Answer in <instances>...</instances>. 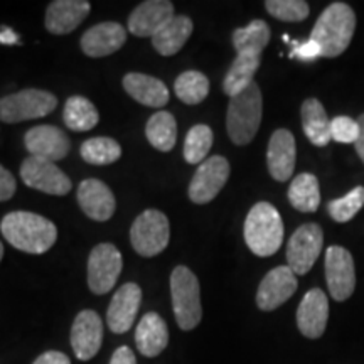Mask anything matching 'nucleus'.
Listing matches in <instances>:
<instances>
[{"mask_svg": "<svg viewBox=\"0 0 364 364\" xmlns=\"http://www.w3.org/2000/svg\"><path fill=\"white\" fill-rule=\"evenodd\" d=\"M324 245L322 228L316 223H307L295 230L287 245V262L295 275H306L317 262Z\"/></svg>", "mask_w": 364, "mask_h": 364, "instance_id": "nucleus-8", "label": "nucleus"}, {"mask_svg": "<svg viewBox=\"0 0 364 364\" xmlns=\"http://www.w3.org/2000/svg\"><path fill=\"white\" fill-rule=\"evenodd\" d=\"M295 159H297V147L292 132L287 129L273 132L267 150V166L273 179L279 182L289 181L294 174Z\"/></svg>", "mask_w": 364, "mask_h": 364, "instance_id": "nucleus-18", "label": "nucleus"}, {"mask_svg": "<svg viewBox=\"0 0 364 364\" xmlns=\"http://www.w3.org/2000/svg\"><path fill=\"white\" fill-rule=\"evenodd\" d=\"M364 206V188L358 186L351 193L346 194L344 198L332 199L327 204V211H329L331 218L338 223H348L351 221L354 216L361 211Z\"/></svg>", "mask_w": 364, "mask_h": 364, "instance_id": "nucleus-35", "label": "nucleus"}, {"mask_svg": "<svg viewBox=\"0 0 364 364\" xmlns=\"http://www.w3.org/2000/svg\"><path fill=\"white\" fill-rule=\"evenodd\" d=\"M263 98L257 83H252L240 95L230 98L226 113V129L231 142L247 145L257 135L262 124Z\"/></svg>", "mask_w": 364, "mask_h": 364, "instance_id": "nucleus-4", "label": "nucleus"}, {"mask_svg": "<svg viewBox=\"0 0 364 364\" xmlns=\"http://www.w3.org/2000/svg\"><path fill=\"white\" fill-rule=\"evenodd\" d=\"M110 364H136L135 354L130 348H127V346H122V348H118L117 351L113 353Z\"/></svg>", "mask_w": 364, "mask_h": 364, "instance_id": "nucleus-41", "label": "nucleus"}, {"mask_svg": "<svg viewBox=\"0 0 364 364\" xmlns=\"http://www.w3.org/2000/svg\"><path fill=\"white\" fill-rule=\"evenodd\" d=\"M0 43H2V44H17V43H19V38H17V34L14 33L12 29H9V27H2V29H0Z\"/></svg>", "mask_w": 364, "mask_h": 364, "instance_id": "nucleus-43", "label": "nucleus"}, {"mask_svg": "<svg viewBox=\"0 0 364 364\" xmlns=\"http://www.w3.org/2000/svg\"><path fill=\"white\" fill-rule=\"evenodd\" d=\"M124 260L115 245L102 243L91 250L88 258V287L93 294L105 295L115 287Z\"/></svg>", "mask_w": 364, "mask_h": 364, "instance_id": "nucleus-9", "label": "nucleus"}, {"mask_svg": "<svg viewBox=\"0 0 364 364\" xmlns=\"http://www.w3.org/2000/svg\"><path fill=\"white\" fill-rule=\"evenodd\" d=\"M127 41L125 27L118 22H102L81 36V49L90 58H103L117 53Z\"/></svg>", "mask_w": 364, "mask_h": 364, "instance_id": "nucleus-20", "label": "nucleus"}, {"mask_svg": "<svg viewBox=\"0 0 364 364\" xmlns=\"http://www.w3.org/2000/svg\"><path fill=\"white\" fill-rule=\"evenodd\" d=\"M78 203L83 213L95 221H108L115 213V196L98 179H86L78 188Z\"/></svg>", "mask_w": 364, "mask_h": 364, "instance_id": "nucleus-22", "label": "nucleus"}, {"mask_svg": "<svg viewBox=\"0 0 364 364\" xmlns=\"http://www.w3.org/2000/svg\"><path fill=\"white\" fill-rule=\"evenodd\" d=\"M145 135L154 149L161 152H171L177 140V124L169 112H157L149 118Z\"/></svg>", "mask_w": 364, "mask_h": 364, "instance_id": "nucleus-29", "label": "nucleus"}, {"mask_svg": "<svg viewBox=\"0 0 364 364\" xmlns=\"http://www.w3.org/2000/svg\"><path fill=\"white\" fill-rule=\"evenodd\" d=\"M289 201L300 213L317 211L321 204V189L314 174L302 172L292 181L289 188Z\"/></svg>", "mask_w": 364, "mask_h": 364, "instance_id": "nucleus-28", "label": "nucleus"}, {"mask_svg": "<svg viewBox=\"0 0 364 364\" xmlns=\"http://www.w3.org/2000/svg\"><path fill=\"white\" fill-rule=\"evenodd\" d=\"M356 29V14L351 6L334 2L318 16L311 39L321 48L322 58H336L351 44Z\"/></svg>", "mask_w": 364, "mask_h": 364, "instance_id": "nucleus-2", "label": "nucleus"}, {"mask_svg": "<svg viewBox=\"0 0 364 364\" xmlns=\"http://www.w3.org/2000/svg\"><path fill=\"white\" fill-rule=\"evenodd\" d=\"M245 241L257 257H272L284 243V223L270 203H257L245 220Z\"/></svg>", "mask_w": 364, "mask_h": 364, "instance_id": "nucleus-3", "label": "nucleus"}, {"mask_svg": "<svg viewBox=\"0 0 364 364\" xmlns=\"http://www.w3.org/2000/svg\"><path fill=\"white\" fill-rule=\"evenodd\" d=\"M174 17V4L169 0H147L130 14L129 31L136 38H154Z\"/></svg>", "mask_w": 364, "mask_h": 364, "instance_id": "nucleus-15", "label": "nucleus"}, {"mask_svg": "<svg viewBox=\"0 0 364 364\" xmlns=\"http://www.w3.org/2000/svg\"><path fill=\"white\" fill-rule=\"evenodd\" d=\"M177 98L186 105L201 103L209 93V80L199 71H184L174 83Z\"/></svg>", "mask_w": 364, "mask_h": 364, "instance_id": "nucleus-33", "label": "nucleus"}, {"mask_svg": "<svg viewBox=\"0 0 364 364\" xmlns=\"http://www.w3.org/2000/svg\"><path fill=\"white\" fill-rule=\"evenodd\" d=\"M124 88L135 102L145 107L162 108L169 102V90L161 80L142 73H129L124 78Z\"/></svg>", "mask_w": 364, "mask_h": 364, "instance_id": "nucleus-24", "label": "nucleus"}, {"mask_svg": "<svg viewBox=\"0 0 364 364\" xmlns=\"http://www.w3.org/2000/svg\"><path fill=\"white\" fill-rule=\"evenodd\" d=\"M329 318V302L321 289H312L304 295L297 309L299 331L309 339H318L326 332Z\"/></svg>", "mask_w": 364, "mask_h": 364, "instance_id": "nucleus-19", "label": "nucleus"}, {"mask_svg": "<svg viewBox=\"0 0 364 364\" xmlns=\"http://www.w3.org/2000/svg\"><path fill=\"white\" fill-rule=\"evenodd\" d=\"M63 120L68 129L75 132H88L98 125L100 115L97 107L85 97L68 98L63 112Z\"/></svg>", "mask_w": 364, "mask_h": 364, "instance_id": "nucleus-31", "label": "nucleus"}, {"mask_svg": "<svg viewBox=\"0 0 364 364\" xmlns=\"http://www.w3.org/2000/svg\"><path fill=\"white\" fill-rule=\"evenodd\" d=\"M24 145L31 156L51 162L65 159L71 149L68 135L54 125H39L27 130L24 135Z\"/></svg>", "mask_w": 364, "mask_h": 364, "instance_id": "nucleus-14", "label": "nucleus"}, {"mask_svg": "<svg viewBox=\"0 0 364 364\" xmlns=\"http://www.w3.org/2000/svg\"><path fill=\"white\" fill-rule=\"evenodd\" d=\"M142 302V290L140 287L129 282L124 284L113 295L110 307L107 312V324L115 334H124L134 326L136 314Z\"/></svg>", "mask_w": 364, "mask_h": 364, "instance_id": "nucleus-17", "label": "nucleus"}, {"mask_svg": "<svg viewBox=\"0 0 364 364\" xmlns=\"http://www.w3.org/2000/svg\"><path fill=\"white\" fill-rule=\"evenodd\" d=\"M16 189L17 184L14 176L2 166V164H0V203L9 201V199L16 194Z\"/></svg>", "mask_w": 364, "mask_h": 364, "instance_id": "nucleus-39", "label": "nucleus"}, {"mask_svg": "<svg viewBox=\"0 0 364 364\" xmlns=\"http://www.w3.org/2000/svg\"><path fill=\"white\" fill-rule=\"evenodd\" d=\"M193 29V21L188 16H176L154 36L152 46L162 56H174L188 43Z\"/></svg>", "mask_w": 364, "mask_h": 364, "instance_id": "nucleus-26", "label": "nucleus"}, {"mask_svg": "<svg viewBox=\"0 0 364 364\" xmlns=\"http://www.w3.org/2000/svg\"><path fill=\"white\" fill-rule=\"evenodd\" d=\"M171 240V226L167 216L157 209H147L136 216L130 228L132 247L142 257H156L167 248Z\"/></svg>", "mask_w": 364, "mask_h": 364, "instance_id": "nucleus-7", "label": "nucleus"}, {"mask_svg": "<svg viewBox=\"0 0 364 364\" xmlns=\"http://www.w3.org/2000/svg\"><path fill=\"white\" fill-rule=\"evenodd\" d=\"M58 107V98L44 90H22L0 98V122L21 124L26 120L43 118Z\"/></svg>", "mask_w": 364, "mask_h": 364, "instance_id": "nucleus-6", "label": "nucleus"}, {"mask_svg": "<svg viewBox=\"0 0 364 364\" xmlns=\"http://www.w3.org/2000/svg\"><path fill=\"white\" fill-rule=\"evenodd\" d=\"M358 120L349 117H336L331 120V139L339 144H354L358 140Z\"/></svg>", "mask_w": 364, "mask_h": 364, "instance_id": "nucleus-37", "label": "nucleus"}, {"mask_svg": "<svg viewBox=\"0 0 364 364\" xmlns=\"http://www.w3.org/2000/svg\"><path fill=\"white\" fill-rule=\"evenodd\" d=\"M213 147V130L208 125H194L184 140V159L188 164L201 166Z\"/></svg>", "mask_w": 364, "mask_h": 364, "instance_id": "nucleus-34", "label": "nucleus"}, {"mask_svg": "<svg viewBox=\"0 0 364 364\" xmlns=\"http://www.w3.org/2000/svg\"><path fill=\"white\" fill-rule=\"evenodd\" d=\"M171 295L177 326L182 331H193L198 327L203 318L201 289L193 270L184 265L174 268L171 275Z\"/></svg>", "mask_w": 364, "mask_h": 364, "instance_id": "nucleus-5", "label": "nucleus"}, {"mask_svg": "<svg viewBox=\"0 0 364 364\" xmlns=\"http://www.w3.org/2000/svg\"><path fill=\"white\" fill-rule=\"evenodd\" d=\"M297 277L289 265L277 267L262 280L257 292V306L260 311L270 312L285 304L297 290Z\"/></svg>", "mask_w": 364, "mask_h": 364, "instance_id": "nucleus-13", "label": "nucleus"}, {"mask_svg": "<svg viewBox=\"0 0 364 364\" xmlns=\"http://www.w3.org/2000/svg\"><path fill=\"white\" fill-rule=\"evenodd\" d=\"M326 280L331 297L344 302L356 289V270L353 255L343 247H331L326 252Z\"/></svg>", "mask_w": 364, "mask_h": 364, "instance_id": "nucleus-12", "label": "nucleus"}, {"mask_svg": "<svg viewBox=\"0 0 364 364\" xmlns=\"http://www.w3.org/2000/svg\"><path fill=\"white\" fill-rule=\"evenodd\" d=\"M2 258H4V245L2 241H0V262H2Z\"/></svg>", "mask_w": 364, "mask_h": 364, "instance_id": "nucleus-44", "label": "nucleus"}, {"mask_svg": "<svg viewBox=\"0 0 364 364\" xmlns=\"http://www.w3.org/2000/svg\"><path fill=\"white\" fill-rule=\"evenodd\" d=\"M21 177L27 188L51 196H66L73 189L71 179L56 164L34 156L22 162Z\"/></svg>", "mask_w": 364, "mask_h": 364, "instance_id": "nucleus-10", "label": "nucleus"}, {"mask_svg": "<svg viewBox=\"0 0 364 364\" xmlns=\"http://www.w3.org/2000/svg\"><path fill=\"white\" fill-rule=\"evenodd\" d=\"M294 49L290 51V58L300 59V61H314V59L321 58V48L312 39L306 41V43H299V41H292Z\"/></svg>", "mask_w": 364, "mask_h": 364, "instance_id": "nucleus-38", "label": "nucleus"}, {"mask_svg": "<svg viewBox=\"0 0 364 364\" xmlns=\"http://www.w3.org/2000/svg\"><path fill=\"white\" fill-rule=\"evenodd\" d=\"M304 134L316 147H326L331 142V120L326 108L317 98H307L300 108Z\"/></svg>", "mask_w": 364, "mask_h": 364, "instance_id": "nucleus-25", "label": "nucleus"}, {"mask_svg": "<svg viewBox=\"0 0 364 364\" xmlns=\"http://www.w3.org/2000/svg\"><path fill=\"white\" fill-rule=\"evenodd\" d=\"M270 41V27L265 21L255 19L247 27H241L233 33V46L236 54H255L262 56L263 49Z\"/></svg>", "mask_w": 364, "mask_h": 364, "instance_id": "nucleus-30", "label": "nucleus"}, {"mask_svg": "<svg viewBox=\"0 0 364 364\" xmlns=\"http://www.w3.org/2000/svg\"><path fill=\"white\" fill-rule=\"evenodd\" d=\"M0 231L14 248L33 255L46 253L58 240L54 223L29 211L9 213L0 223Z\"/></svg>", "mask_w": 364, "mask_h": 364, "instance_id": "nucleus-1", "label": "nucleus"}, {"mask_svg": "<svg viewBox=\"0 0 364 364\" xmlns=\"http://www.w3.org/2000/svg\"><path fill=\"white\" fill-rule=\"evenodd\" d=\"M103 343L102 318L95 311H81L71 327V346L76 358L90 361L95 358Z\"/></svg>", "mask_w": 364, "mask_h": 364, "instance_id": "nucleus-16", "label": "nucleus"}, {"mask_svg": "<svg viewBox=\"0 0 364 364\" xmlns=\"http://www.w3.org/2000/svg\"><path fill=\"white\" fill-rule=\"evenodd\" d=\"M80 154L91 166H108L122 157V147L110 136H95L81 144Z\"/></svg>", "mask_w": 364, "mask_h": 364, "instance_id": "nucleus-32", "label": "nucleus"}, {"mask_svg": "<svg viewBox=\"0 0 364 364\" xmlns=\"http://www.w3.org/2000/svg\"><path fill=\"white\" fill-rule=\"evenodd\" d=\"M136 349L145 358H156L169 344V329L166 321L156 312H149L140 318L135 331Z\"/></svg>", "mask_w": 364, "mask_h": 364, "instance_id": "nucleus-23", "label": "nucleus"}, {"mask_svg": "<svg viewBox=\"0 0 364 364\" xmlns=\"http://www.w3.org/2000/svg\"><path fill=\"white\" fill-rule=\"evenodd\" d=\"M265 7L270 16L284 22L306 21L311 14L309 4L304 0H267Z\"/></svg>", "mask_w": 364, "mask_h": 364, "instance_id": "nucleus-36", "label": "nucleus"}, {"mask_svg": "<svg viewBox=\"0 0 364 364\" xmlns=\"http://www.w3.org/2000/svg\"><path fill=\"white\" fill-rule=\"evenodd\" d=\"M33 364H71L70 358L65 353L59 351H48L36 359Z\"/></svg>", "mask_w": 364, "mask_h": 364, "instance_id": "nucleus-40", "label": "nucleus"}, {"mask_svg": "<svg viewBox=\"0 0 364 364\" xmlns=\"http://www.w3.org/2000/svg\"><path fill=\"white\" fill-rule=\"evenodd\" d=\"M91 11L86 0H54L46 11V29L51 34H70L86 19Z\"/></svg>", "mask_w": 364, "mask_h": 364, "instance_id": "nucleus-21", "label": "nucleus"}, {"mask_svg": "<svg viewBox=\"0 0 364 364\" xmlns=\"http://www.w3.org/2000/svg\"><path fill=\"white\" fill-rule=\"evenodd\" d=\"M358 127H359V135H358L356 142H354V147H356L358 156L364 164V113L363 115H359V118H358Z\"/></svg>", "mask_w": 364, "mask_h": 364, "instance_id": "nucleus-42", "label": "nucleus"}, {"mask_svg": "<svg viewBox=\"0 0 364 364\" xmlns=\"http://www.w3.org/2000/svg\"><path fill=\"white\" fill-rule=\"evenodd\" d=\"M260 61L262 56H255V54H236V59L223 81V91L228 97L233 98L255 83V73L260 68Z\"/></svg>", "mask_w": 364, "mask_h": 364, "instance_id": "nucleus-27", "label": "nucleus"}, {"mask_svg": "<svg viewBox=\"0 0 364 364\" xmlns=\"http://www.w3.org/2000/svg\"><path fill=\"white\" fill-rule=\"evenodd\" d=\"M230 177V162L221 156H213L198 167L189 184V199L196 204H208L221 193Z\"/></svg>", "mask_w": 364, "mask_h": 364, "instance_id": "nucleus-11", "label": "nucleus"}]
</instances>
